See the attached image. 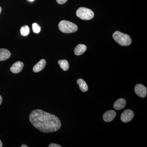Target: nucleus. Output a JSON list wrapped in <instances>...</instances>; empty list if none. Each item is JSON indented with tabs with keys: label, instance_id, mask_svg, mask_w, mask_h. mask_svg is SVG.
Listing matches in <instances>:
<instances>
[{
	"label": "nucleus",
	"instance_id": "f257e3e1",
	"mask_svg": "<svg viewBox=\"0 0 147 147\" xmlns=\"http://www.w3.org/2000/svg\"><path fill=\"white\" fill-rule=\"evenodd\" d=\"M30 122L32 125L43 133L58 131L61 127V122L57 116L41 110H35L29 115Z\"/></svg>",
	"mask_w": 147,
	"mask_h": 147
},
{
	"label": "nucleus",
	"instance_id": "f03ea898",
	"mask_svg": "<svg viewBox=\"0 0 147 147\" xmlns=\"http://www.w3.org/2000/svg\"><path fill=\"white\" fill-rule=\"evenodd\" d=\"M113 38L116 42L122 46H128L131 44V39L128 35L117 31L113 33Z\"/></svg>",
	"mask_w": 147,
	"mask_h": 147
},
{
	"label": "nucleus",
	"instance_id": "7ed1b4c3",
	"mask_svg": "<svg viewBox=\"0 0 147 147\" xmlns=\"http://www.w3.org/2000/svg\"><path fill=\"white\" fill-rule=\"evenodd\" d=\"M60 30L65 33L75 32L78 30V27L75 24L67 21L63 20L59 24Z\"/></svg>",
	"mask_w": 147,
	"mask_h": 147
},
{
	"label": "nucleus",
	"instance_id": "20e7f679",
	"mask_svg": "<svg viewBox=\"0 0 147 147\" xmlns=\"http://www.w3.org/2000/svg\"><path fill=\"white\" fill-rule=\"evenodd\" d=\"M76 16L84 20H90L94 17V13L90 9L81 7L76 11Z\"/></svg>",
	"mask_w": 147,
	"mask_h": 147
},
{
	"label": "nucleus",
	"instance_id": "39448f33",
	"mask_svg": "<svg viewBox=\"0 0 147 147\" xmlns=\"http://www.w3.org/2000/svg\"><path fill=\"white\" fill-rule=\"evenodd\" d=\"M134 116L133 111L130 109H127L124 110L121 115V120L123 123L128 122L132 119Z\"/></svg>",
	"mask_w": 147,
	"mask_h": 147
},
{
	"label": "nucleus",
	"instance_id": "423d86ee",
	"mask_svg": "<svg viewBox=\"0 0 147 147\" xmlns=\"http://www.w3.org/2000/svg\"><path fill=\"white\" fill-rule=\"evenodd\" d=\"M134 91L139 97L144 98L146 96L147 88L142 84H138L136 85L134 88Z\"/></svg>",
	"mask_w": 147,
	"mask_h": 147
},
{
	"label": "nucleus",
	"instance_id": "0eeeda50",
	"mask_svg": "<svg viewBox=\"0 0 147 147\" xmlns=\"http://www.w3.org/2000/svg\"><path fill=\"white\" fill-rule=\"evenodd\" d=\"M115 111L113 110H108L104 113L102 116L103 120L106 122L112 121L116 116Z\"/></svg>",
	"mask_w": 147,
	"mask_h": 147
},
{
	"label": "nucleus",
	"instance_id": "6e6552de",
	"mask_svg": "<svg viewBox=\"0 0 147 147\" xmlns=\"http://www.w3.org/2000/svg\"><path fill=\"white\" fill-rule=\"evenodd\" d=\"M24 67V64L22 62H16L11 67V71L14 74H18L21 72Z\"/></svg>",
	"mask_w": 147,
	"mask_h": 147
},
{
	"label": "nucleus",
	"instance_id": "1a4fd4ad",
	"mask_svg": "<svg viewBox=\"0 0 147 147\" xmlns=\"http://www.w3.org/2000/svg\"><path fill=\"white\" fill-rule=\"evenodd\" d=\"M46 64V61L44 59L40 60L38 63L34 66L33 71L34 72H38L41 71L44 68Z\"/></svg>",
	"mask_w": 147,
	"mask_h": 147
},
{
	"label": "nucleus",
	"instance_id": "9d476101",
	"mask_svg": "<svg viewBox=\"0 0 147 147\" xmlns=\"http://www.w3.org/2000/svg\"><path fill=\"white\" fill-rule=\"evenodd\" d=\"M126 105V100L123 98H121L115 102L113 107L116 110H120L124 108Z\"/></svg>",
	"mask_w": 147,
	"mask_h": 147
},
{
	"label": "nucleus",
	"instance_id": "9b49d317",
	"mask_svg": "<svg viewBox=\"0 0 147 147\" xmlns=\"http://www.w3.org/2000/svg\"><path fill=\"white\" fill-rule=\"evenodd\" d=\"M87 50V47L84 44H79L74 49V54L77 56L82 55L85 53Z\"/></svg>",
	"mask_w": 147,
	"mask_h": 147
},
{
	"label": "nucleus",
	"instance_id": "f8f14e48",
	"mask_svg": "<svg viewBox=\"0 0 147 147\" xmlns=\"http://www.w3.org/2000/svg\"><path fill=\"white\" fill-rule=\"evenodd\" d=\"M11 53L8 50L0 49V61H5L10 57Z\"/></svg>",
	"mask_w": 147,
	"mask_h": 147
},
{
	"label": "nucleus",
	"instance_id": "ddd939ff",
	"mask_svg": "<svg viewBox=\"0 0 147 147\" xmlns=\"http://www.w3.org/2000/svg\"><path fill=\"white\" fill-rule=\"evenodd\" d=\"M77 84L79 85V88L82 91L86 92L88 90V85L83 79H79L77 80Z\"/></svg>",
	"mask_w": 147,
	"mask_h": 147
},
{
	"label": "nucleus",
	"instance_id": "4468645a",
	"mask_svg": "<svg viewBox=\"0 0 147 147\" xmlns=\"http://www.w3.org/2000/svg\"><path fill=\"white\" fill-rule=\"evenodd\" d=\"M61 68L64 71H67L69 68V64L66 60H60L58 62Z\"/></svg>",
	"mask_w": 147,
	"mask_h": 147
},
{
	"label": "nucleus",
	"instance_id": "2eb2a0df",
	"mask_svg": "<svg viewBox=\"0 0 147 147\" xmlns=\"http://www.w3.org/2000/svg\"><path fill=\"white\" fill-rule=\"evenodd\" d=\"M21 34L23 36H27L30 33V29L27 26H25L22 27L20 30Z\"/></svg>",
	"mask_w": 147,
	"mask_h": 147
},
{
	"label": "nucleus",
	"instance_id": "dca6fc26",
	"mask_svg": "<svg viewBox=\"0 0 147 147\" xmlns=\"http://www.w3.org/2000/svg\"><path fill=\"white\" fill-rule=\"evenodd\" d=\"M32 29L35 33L38 34L40 32L41 28L36 23H34L32 24Z\"/></svg>",
	"mask_w": 147,
	"mask_h": 147
},
{
	"label": "nucleus",
	"instance_id": "f3484780",
	"mask_svg": "<svg viewBox=\"0 0 147 147\" xmlns=\"http://www.w3.org/2000/svg\"><path fill=\"white\" fill-rule=\"evenodd\" d=\"M56 1L59 4H63L67 1V0H56Z\"/></svg>",
	"mask_w": 147,
	"mask_h": 147
},
{
	"label": "nucleus",
	"instance_id": "a211bd4d",
	"mask_svg": "<svg viewBox=\"0 0 147 147\" xmlns=\"http://www.w3.org/2000/svg\"><path fill=\"white\" fill-rule=\"evenodd\" d=\"M49 147H61V146H60V145L57 144H54V143H53V144H50V145L48 146Z\"/></svg>",
	"mask_w": 147,
	"mask_h": 147
},
{
	"label": "nucleus",
	"instance_id": "6ab92c4d",
	"mask_svg": "<svg viewBox=\"0 0 147 147\" xmlns=\"http://www.w3.org/2000/svg\"><path fill=\"white\" fill-rule=\"evenodd\" d=\"M2 102V98L1 96L0 95V105L1 104Z\"/></svg>",
	"mask_w": 147,
	"mask_h": 147
},
{
	"label": "nucleus",
	"instance_id": "aec40b11",
	"mask_svg": "<svg viewBox=\"0 0 147 147\" xmlns=\"http://www.w3.org/2000/svg\"><path fill=\"white\" fill-rule=\"evenodd\" d=\"M28 146H27V145L23 144L22 145V146H21V147H28Z\"/></svg>",
	"mask_w": 147,
	"mask_h": 147
},
{
	"label": "nucleus",
	"instance_id": "412c9836",
	"mask_svg": "<svg viewBox=\"0 0 147 147\" xmlns=\"http://www.w3.org/2000/svg\"><path fill=\"white\" fill-rule=\"evenodd\" d=\"M3 146L2 143L1 141L0 140V147H2Z\"/></svg>",
	"mask_w": 147,
	"mask_h": 147
},
{
	"label": "nucleus",
	"instance_id": "4be33fe9",
	"mask_svg": "<svg viewBox=\"0 0 147 147\" xmlns=\"http://www.w3.org/2000/svg\"><path fill=\"white\" fill-rule=\"evenodd\" d=\"M2 9L1 7H0V14H1V12Z\"/></svg>",
	"mask_w": 147,
	"mask_h": 147
},
{
	"label": "nucleus",
	"instance_id": "5701e85b",
	"mask_svg": "<svg viewBox=\"0 0 147 147\" xmlns=\"http://www.w3.org/2000/svg\"><path fill=\"white\" fill-rule=\"evenodd\" d=\"M29 1H34V0H28Z\"/></svg>",
	"mask_w": 147,
	"mask_h": 147
}]
</instances>
